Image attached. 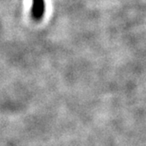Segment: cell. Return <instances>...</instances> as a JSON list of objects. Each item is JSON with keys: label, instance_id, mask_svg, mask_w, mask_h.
Returning a JSON list of instances; mask_svg holds the SVG:
<instances>
[{"label": "cell", "instance_id": "6da1fadb", "mask_svg": "<svg viewBox=\"0 0 146 146\" xmlns=\"http://www.w3.org/2000/svg\"><path fill=\"white\" fill-rule=\"evenodd\" d=\"M45 1L44 0H32V6H31V16L32 18L39 21L43 18L45 14Z\"/></svg>", "mask_w": 146, "mask_h": 146}]
</instances>
